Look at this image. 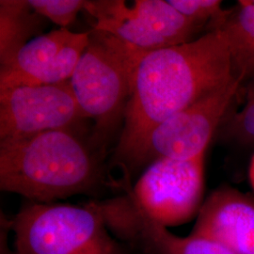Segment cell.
<instances>
[{
	"mask_svg": "<svg viewBox=\"0 0 254 254\" xmlns=\"http://www.w3.org/2000/svg\"><path fill=\"white\" fill-rule=\"evenodd\" d=\"M235 79L221 29L145 55L136 68L114 155L125 173L124 184H132V175L142 167L155 127Z\"/></svg>",
	"mask_w": 254,
	"mask_h": 254,
	"instance_id": "1",
	"label": "cell"
},
{
	"mask_svg": "<svg viewBox=\"0 0 254 254\" xmlns=\"http://www.w3.org/2000/svg\"><path fill=\"white\" fill-rule=\"evenodd\" d=\"M103 155L74 129L0 140V190L38 203L96 195L108 186Z\"/></svg>",
	"mask_w": 254,
	"mask_h": 254,
	"instance_id": "2",
	"label": "cell"
},
{
	"mask_svg": "<svg viewBox=\"0 0 254 254\" xmlns=\"http://www.w3.org/2000/svg\"><path fill=\"white\" fill-rule=\"evenodd\" d=\"M144 56L108 32L90 31L89 45L70 83L82 112L94 124L91 142L102 152L124 123L136 68Z\"/></svg>",
	"mask_w": 254,
	"mask_h": 254,
	"instance_id": "3",
	"label": "cell"
},
{
	"mask_svg": "<svg viewBox=\"0 0 254 254\" xmlns=\"http://www.w3.org/2000/svg\"><path fill=\"white\" fill-rule=\"evenodd\" d=\"M14 254H134L113 236L97 200L83 205L28 201L11 219Z\"/></svg>",
	"mask_w": 254,
	"mask_h": 254,
	"instance_id": "4",
	"label": "cell"
},
{
	"mask_svg": "<svg viewBox=\"0 0 254 254\" xmlns=\"http://www.w3.org/2000/svg\"><path fill=\"white\" fill-rule=\"evenodd\" d=\"M205 154L189 159L160 158L150 164L127 190L146 216L164 227L197 218L204 202Z\"/></svg>",
	"mask_w": 254,
	"mask_h": 254,
	"instance_id": "5",
	"label": "cell"
},
{
	"mask_svg": "<svg viewBox=\"0 0 254 254\" xmlns=\"http://www.w3.org/2000/svg\"><path fill=\"white\" fill-rule=\"evenodd\" d=\"M241 87L235 79L158 125L148 137L142 167L160 158L189 160L205 154Z\"/></svg>",
	"mask_w": 254,
	"mask_h": 254,
	"instance_id": "6",
	"label": "cell"
},
{
	"mask_svg": "<svg viewBox=\"0 0 254 254\" xmlns=\"http://www.w3.org/2000/svg\"><path fill=\"white\" fill-rule=\"evenodd\" d=\"M86 119L70 80L0 91V140L74 129Z\"/></svg>",
	"mask_w": 254,
	"mask_h": 254,
	"instance_id": "7",
	"label": "cell"
},
{
	"mask_svg": "<svg viewBox=\"0 0 254 254\" xmlns=\"http://www.w3.org/2000/svg\"><path fill=\"white\" fill-rule=\"evenodd\" d=\"M90 42V31L59 28L33 38L9 64L0 66V91L69 81Z\"/></svg>",
	"mask_w": 254,
	"mask_h": 254,
	"instance_id": "8",
	"label": "cell"
},
{
	"mask_svg": "<svg viewBox=\"0 0 254 254\" xmlns=\"http://www.w3.org/2000/svg\"><path fill=\"white\" fill-rule=\"evenodd\" d=\"M99 206L110 233L138 254H235L208 238L174 235L148 218L128 192L100 200Z\"/></svg>",
	"mask_w": 254,
	"mask_h": 254,
	"instance_id": "9",
	"label": "cell"
},
{
	"mask_svg": "<svg viewBox=\"0 0 254 254\" xmlns=\"http://www.w3.org/2000/svg\"><path fill=\"white\" fill-rule=\"evenodd\" d=\"M190 235L214 240L235 254H254V197L220 186L204 200Z\"/></svg>",
	"mask_w": 254,
	"mask_h": 254,
	"instance_id": "10",
	"label": "cell"
},
{
	"mask_svg": "<svg viewBox=\"0 0 254 254\" xmlns=\"http://www.w3.org/2000/svg\"><path fill=\"white\" fill-rule=\"evenodd\" d=\"M45 19L26 0L0 1V66L9 64L43 29Z\"/></svg>",
	"mask_w": 254,
	"mask_h": 254,
	"instance_id": "11",
	"label": "cell"
},
{
	"mask_svg": "<svg viewBox=\"0 0 254 254\" xmlns=\"http://www.w3.org/2000/svg\"><path fill=\"white\" fill-rule=\"evenodd\" d=\"M226 34L234 77L243 86L254 76V5L238 1L221 28Z\"/></svg>",
	"mask_w": 254,
	"mask_h": 254,
	"instance_id": "12",
	"label": "cell"
},
{
	"mask_svg": "<svg viewBox=\"0 0 254 254\" xmlns=\"http://www.w3.org/2000/svg\"><path fill=\"white\" fill-rule=\"evenodd\" d=\"M244 85L241 107L226 114L218 132L222 140L248 148L254 147V76Z\"/></svg>",
	"mask_w": 254,
	"mask_h": 254,
	"instance_id": "13",
	"label": "cell"
},
{
	"mask_svg": "<svg viewBox=\"0 0 254 254\" xmlns=\"http://www.w3.org/2000/svg\"><path fill=\"white\" fill-rule=\"evenodd\" d=\"M174 9L201 31L220 30L232 9L222 8L220 0H168Z\"/></svg>",
	"mask_w": 254,
	"mask_h": 254,
	"instance_id": "14",
	"label": "cell"
},
{
	"mask_svg": "<svg viewBox=\"0 0 254 254\" xmlns=\"http://www.w3.org/2000/svg\"><path fill=\"white\" fill-rule=\"evenodd\" d=\"M30 7L60 28H67L76 18L87 1L83 0H27Z\"/></svg>",
	"mask_w": 254,
	"mask_h": 254,
	"instance_id": "15",
	"label": "cell"
},
{
	"mask_svg": "<svg viewBox=\"0 0 254 254\" xmlns=\"http://www.w3.org/2000/svg\"><path fill=\"white\" fill-rule=\"evenodd\" d=\"M249 181H250L251 187L254 192V154L252 156L250 167H249Z\"/></svg>",
	"mask_w": 254,
	"mask_h": 254,
	"instance_id": "16",
	"label": "cell"
},
{
	"mask_svg": "<svg viewBox=\"0 0 254 254\" xmlns=\"http://www.w3.org/2000/svg\"><path fill=\"white\" fill-rule=\"evenodd\" d=\"M250 2H251V3H252V4H254V0H251V1H250Z\"/></svg>",
	"mask_w": 254,
	"mask_h": 254,
	"instance_id": "17",
	"label": "cell"
},
{
	"mask_svg": "<svg viewBox=\"0 0 254 254\" xmlns=\"http://www.w3.org/2000/svg\"><path fill=\"white\" fill-rule=\"evenodd\" d=\"M134 254H138V253H136V252H134Z\"/></svg>",
	"mask_w": 254,
	"mask_h": 254,
	"instance_id": "18",
	"label": "cell"
}]
</instances>
